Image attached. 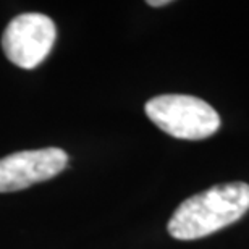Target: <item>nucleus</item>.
I'll use <instances>...</instances> for the list:
<instances>
[{"mask_svg":"<svg viewBox=\"0 0 249 249\" xmlns=\"http://www.w3.org/2000/svg\"><path fill=\"white\" fill-rule=\"evenodd\" d=\"M55 36V24L49 17L42 13H23L5 28L2 47L13 65L33 70L51 53Z\"/></svg>","mask_w":249,"mask_h":249,"instance_id":"7ed1b4c3","label":"nucleus"},{"mask_svg":"<svg viewBox=\"0 0 249 249\" xmlns=\"http://www.w3.org/2000/svg\"><path fill=\"white\" fill-rule=\"evenodd\" d=\"M172 3L170 0H149L147 5H151V7H163V5H168Z\"/></svg>","mask_w":249,"mask_h":249,"instance_id":"39448f33","label":"nucleus"},{"mask_svg":"<svg viewBox=\"0 0 249 249\" xmlns=\"http://www.w3.org/2000/svg\"><path fill=\"white\" fill-rule=\"evenodd\" d=\"M249 211V185L225 183L183 201L167 225L175 240L191 241L225 228Z\"/></svg>","mask_w":249,"mask_h":249,"instance_id":"f257e3e1","label":"nucleus"},{"mask_svg":"<svg viewBox=\"0 0 249 249\" xmlns=\"http://www.w3.org/2000/svg\"><path fill=\"white\" fill-rule=\"evenodd\" d=\"M63 149L46 147L21 151L0 159V193H13L47 181L67 168Z\"/></svg>","mask_w":249,"mask_h":249,"instance_id":"20e7f679","label":"nucleus"},{"mask_svg":"<svg viewBox=\"0 0 249 249\" xmlns=\"http://www.w3.org/2000/svg\"><path fill=\"white\" fill-rule=\"evenodd\" d=\"M146 115L162 131L178 139H206L220 128V117L206 101L186 94H162L147 101Z\"/></svg>","mask_w":249,"mask_h":249,"instance_id":"f03ea898","label":"nucleus"}]
</instances>
